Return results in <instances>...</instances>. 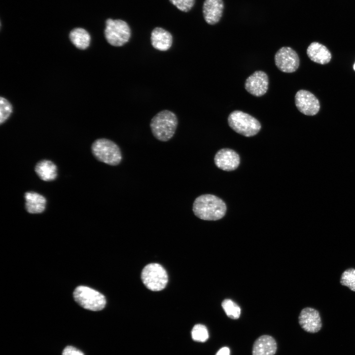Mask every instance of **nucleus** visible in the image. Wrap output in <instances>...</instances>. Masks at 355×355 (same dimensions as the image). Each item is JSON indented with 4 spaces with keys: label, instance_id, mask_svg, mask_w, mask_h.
I'll use <instances>...</instances> for the list:
<instances>
[{
    "label": "nucleus",
    "instance_id": "obj_1",
    "mask_svg": "<svg viewBox=\"0 0 355 355\" xmlns=\"http://www.w3.org/2000/svg\"><path fill=\"white\" fill-rule=\"evenodd\" d=\"M192 210L198 218L205 220H216L222 218L226 211L225 203L212 194H203L197 197Z\"/></svg>",
    "mask_w": 355,
    "mask_h": 355
},
{
    "label": "nucleus",
    "instance_id": "obj_2",
    "mask_svg": "<svg viewBox=\"0 0 355 355\" xmlns=\"http://www.w3.org/2000/svg\"><path fill=\"white\" fill-rule=\"evenodd\" d=\"M178 125V120L176 115L170 110H163L151 119L150 127L156 139L167 142L174 136Z\"/></svg>",
    "mask_w": 355,
    "mask_h": 355
},
{
    "label": "nucleus",
    "instance_id": "obj_3",
    "mask_svg": "<svg viewBox=\"0 0 355 355\" xmlns=\"http://www.w3.org/2000/svg\"><path fill=\"white\" fill-rule=\"evenodd\" d=\"M92 152L99 161L105 164L116 166L122 159V153L118 145L108 139L96 140L91 146Z\"/></svg>",
    "mask_w": 355,
    "mask_h": 355
},
{
    "label": "nucleus",
    "instance_id": "obj_4",
    "mask_svg": "<svg viewBox=\"0 0 355 355\" xmlns=\"http://www.w3.org/2000/svg\"><path fill=\"white\" fill-rule=\"evenodd\" d=\"M228 123L234 131L247 137L255 136L261 129L257 119L240 110L232 112L228 117Z\"/></svg>",
    "mask_w": 355,
    "mask_h": 355
},
{
    "label": "nucleus",
    "instance_id": "obj_5",
    "mask_svg": "<svg viewBox=\"0 0 355 355\" xmlns=\"http://www.w3.org/2000/svg\"><path fill=\"white\" fill-rule=\"evenodd\" d=\"M104 34L109 44L120 47L129 41L131 32L129 26L125 21L109 18L106 20Z\"/></svg>",
    "mask_w": 355,
    "mask_h": 355
},
{
    "label": "nucleus",
    "instance_id": "obj_6",
    "mask_svg": "<svg viewBox=\"0 0 355 355\" xmlns=\"http://www.w3.org/2000/svg\"><path fill=\"white\" fill-rule=\"evenodd\" d=\"M74 300L82 308L93 311L103 309L105 297L98 291L85 286H77L73 293Z\"/></svg>",
    "mask_w": 355,
    "mask_h": 355
},
{
    "label": "nucleus",
    "instance_id": "obj_7",
    "mask_svg": "<svg viewBox=\"0 0 355 355\" xmlns=\"http://www.w3.org/2000/svg\"><path fill=\"white\" fill-rule=\"evenodd\" d=\"M141 278L145 286L154 291L163 289L168 281L166 270L158 263H150L145 266L142 271Z\"/></svg>",
    "mask_w": 355,
    "mask_h": 355
},
{
    "label": "nucleus",
    "instance_id": "obj_8",
    "mask_svg": "<svg viewBox=\"0 0 355 355\" xmlns=\"http://www.w3.org/2000/svg\"><path fill=\"white\" fill-rule=\"evenodd\" d=\"M277 67L281 71L291 73L299 66V58L295 50L289 47H283L278 50L274 57Z\"/></svg>",
    "mask_w": 355,
    "mask_h": 355
},
{
    "label": "nucleus",
    "instance_id": "obj_9",
    "mask_svg": "<svg viewBox=\"0 0 355 355\" xmlns=\"http://www.w3.org/2000/svg\"><path fill=\"white\" fill-rule=\"evenodd\" d=\"M295 104L298 110L306 115H316L320 108V102L317 97L305 90L297 91L295 96Z\"/></svg>",
    "mask_w": 355,
    "mask_h": 355
},
{
    "label": "nucleus",
    "instance_id": "obj_10",
    "mask_svg": "<svg viewBox=\"0 0 355 355\" xmlns=\"http://www.w3.org/2000/svg\"><path fill=\"white\" fill-rule=\"evenodd\" d=\"M298 321L304 330L311 333L318 332L322 325L319 311L312 307H306L301 311Z\"/></svg>",
    "mask_w": 355,
    "mask_h": 355
},
{
    "label": "nucleus",
    "instance_id": "obj_11",
    "mask_svg": "<svg viewBox=\"0 0 355 355\" xmlns=\"http://www.w3.org/2000/svg\"><path fill=\"white\" fill-rule=\"evenodd\" d=\"M267 74L262 71H255L246 80L245 88L250 94L256 97L264 95L268 89Z\"/></svg>",
    "mask_w": 355,
    "mask_h": 355
},
{
    "label": "nucleus",
    "instance_id": "obj_12",
    "mask_svg": "<svg viewBox=\"0 0 355 355\" xmlns=\"http://www.w3.org/2000/svg\"><path fill=\"white\" fill-rule=\"evenodd\" d=\"M214 161L218 168L226 171H231L238 168L240 160L239 155L235 151L223 148L216 153Z\"/></svg>",
    "mask_w": 355,
    "mask_h": 355
},
{
    "label": "nucleus",
    "instance_id": "obj_13",
    "mask_svg": "<svg viewBox=\"0 0 355 355\" xmlns=\"http://www.w3.org/2000/svg\"><path fill=\"white\" fill-rule=\"evenodd\" d=\"M224 3L222 0H205L203 14L206 22L210 25L218 23L222 15Z\"/></svg>",
    "mask_w": 355,
    "mask_h": 355
},
{
    "label": "nucleus",
    "instance_id": "obj_14",
    "mask_svg": "<svg viewBox=\"0 0 355 355\" xmlns=\"http://www.w3.org/2000/svg\"><path fill=\"white\" fill-rule=\"evenodd\" d=\"M150 40L152 46L161 51L169 50L173 43L172 34L161 27H156L152 31Z\"/></svg>",
    "mask_w": 355,
    "mask_h": 355
},
{
    "label": "nucleus",
    "instance_id": "obj_15",
    "mask_svg": "<svg viewBox=\"0 0 355 355\" xmlns=\"http://www.w3.org/2000/svg\"><path fill=\"white\" fill-rule=\"evenodd\" d=\"M277 349L275 339L270 335H263L254 341L252 354V355H274Z\"/></svg>",
    "mask_w": 355,
    "mask_h": 355
},
{
    "label": "nucleus",
    "instance_id": "obj_16",
    "mask_svg": "<svg viewBox=\"0 0 355 355\" xmlns=\"http://www.w3.org/2000/svg\"><path fill=\"white\" fill-rule=\"evenodd\" d=\"M307 54L311 61L321 65L328 63L331 59V53L327 48L317 42L310 44L307 49Z\"/></svg>",
    "mask_w": 355,
    "mask_h": 355
},
{
    "label": "nucleus",
    "instance_id": "obj_17",
    "mask_svg": "<svg viewBox=\"0 0 355 355\" xmlns=\"http://www.w3.org/2000/svg\"><path fill=\"white\" fill-rule=\"evenodd\" d=\"M25 208L30 213H39L43 212L46 204V200L42 195L33 191L27 192L24 194Z\"/></svg>",
    "mask_w": 355,
    "mask_h": 355
},
{
    "label": "nucleus",
    "instance_id": "obj_18",
    "mask_svg": "<svg viewBox=\"0 0 355 355\" xmlns=\"http://www.w3.org/2000/svg\"><path fill=\"white\" fill-rule=\"evenodd\" d=\"M35 171L42 180L48 181L54 180L57 176L56 165L48 160H42L36 165Z\"/></svg>",
    "mask_w": 355,
    "mask_h": 355
},
{
    "label": "nucleus",
    "instance_id": "obj_19",
    "mask_svg": "<svg viewBox=\"0 0 355 355\" xmlns=\"http://www.w3.org/2000/svg\"><path fill=\"white\" fill-rule=\"evenodd\" d=\"M69 37L73 44L79 49H85L90 45V36L88 32L83 28L73 29L70 33Z\"/></svg>",
    "mask_w": 355,
    "mask_h": 355
},
{
    "label": "nucleus",
    "instance_id": "obj_20",
    "mask_svg": "<svg viewBox=\"0 0 355 355\" xmlns=\"http://www.w3.org/2000/svg\"><path fill=\"white\" fill-rule=\"evenodd\" d=\"M340 284L355 292V268H349L345 270L340 276Z\"/></svg>",
    "mask_w": 355,
    "mask_h": 355
},
{
    "label": "nucleus",
    "instance_id": "obj_21",
    "mask_svg": "<svg viewBox=\"0 0 355 355\" xmlns=\"http://www.w3.org/2000/svg\"><path fill=\"white\" fill-rule=\"evenodd\" d=\"M222 307L227 316L232 319H238L241 315L240 307L234 301L226 299L223 301Z\"/></svg>",
    "mask_w": 355,
    "mask_h": 355
},
{
    "label": "nucleus",
    "instance_id": "obj_22",
    "mask_svg": "<svg viewBox=\"0 0 355 355\" xmlns=\"http://www.w3.org/2000/svg\"><path fill=\"white\" fill-rule=\"evenodd\" d=\"M191 336L193 340L199 342H205L209 338L207 327L203 324L195 325L191 330Z\"/></svg>",
    "mask_w": 355,
    "mask_h": 355
},
{
    "label": "nucleus",
    "instance_id": "obj_23",
    "mask_svg": "<svg viewBox=\"0 0 355 355\" xmlns=\"http://www.w3.org/2000/svg\"><path fill=\"white\" fill-rule=\"evenodd\" d=\"M12 111L11 104L5 98L0 99V123H3L10 115Z\"/></svg>",
    "mask_w": 355,
    "mask_h": 355
},
{
    "label": "nucleus",
    "instance_id": "obj_24",
    "mask_svg": "<svg viewBox=\"0 0 355 355\" xmlns=\"http://www.w3.org/2000/svg\"><path fill=\"white\" fill-rule=\"evenodd\" d=\"M178 9L183 12L189 11L193 6L195 0H169Z\"/></svg>",
    "mask_w": 355,
    "mask_h": 355
},
{
    "label": "nucleus",
    "instance_id": "obj_25",
    "mask_svg": "<svg viewBox=\"0 0 355 355\" xmlns=\"http://www.w3.org/2000/svg\"><path fill=\"white\" fill-rule=\"evenodd\" d=\"M62 355H84V354L75 347L68 346L63 350Z\"/></svg>",
    "mask_w": 355,
    "mask_h": 355
},
{
    "label": "nucleus",
    "instance_id": "obj_26",
    "mask_svg": "<svg viewBox=\"0 0 355 355\" xmlns=\"http://www.w3.org/2000/svg\"><path fill=\"white\" fill-rule=\"evenodd\" d=\"M230 351L228 347H223L220 349L215 355H230Z\"/></svg>",
    "mask_w": 355,
    "mask_h": 355
},
{
    "label": "nucleus",
    "instance_id": "obj_27",
    "mask_svg": "<svg viewBox=\"0 0 355 355\" xmlns=\"http://www.w3.org/2000/svg\"><path fill=\"white\" fill-rule=\"evenodd\" d=\"M354 70L355 71V63L354 65Z\"/></svg>",
    "mask_w": 355,
    "mask_h": 355
}]
</instances>
